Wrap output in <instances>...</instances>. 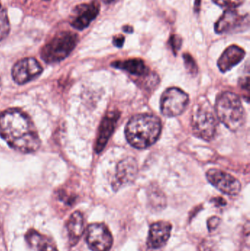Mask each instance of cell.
<instances>
[{
	"label": "cell",
	"instance_id": "obj_26",
	"mask_svg": "<svg viewBox=\"0 0 250 251\" xmlns=\"http://www.w3.org/2000/svg\"><path fill=\"white\" fill-rule=\"evenodd\" d=\"M113 42L116 47L121 48L125 42V37L123 36V35H118V36L114 37L113 38Z\"/></svg>",
	"mask_w": 250,
	"mask_h": 251
},
{
	"label": "cell",
	"instance_id": "obj_25",
	"mask_svg": "<svg viewBox=\"0 0 250 251\" xmlns=\"http://www.w3.org/2000/svg\"><path fill=\"white\" fill-rule=\"evenodd\" d=\"M199 251H215V246L210 242H204L200 246Z\"/></svg>",
	"mask_w": 250,
	"mask_h": 251
},
{
	"label": "cell",
	"instance_id": "obj_2",
	"mask_svg": "<svg viewBox=\"0 0 250 251\" xmlns=\"http://www.w3.org/2000/svg\"><path fill=\"white\" fill-rule=\"evenodd\" d=\"M161 131V123L157 116L139 114L129 120L126 127V137L131 146L138 149L154 145Z\"/></svg>",
	"mask_w": 250,
	"mask_h": 251
},
{
	"label": "cell",
	"instance_id": "obj_1",
	"mask_svg": "<svg viewBox=\"0 0 250 251\" xmlns=\"http://www.w3.org/2000/svg\"><path fill=\"white\" fill-rule=\"evenodd\" d=\"M0 136L10 147L22 153H33L41 146L35 125L19 109H9L0 114Z\"/></svg>",
	"mask_w": 250,
	"mask_h": 251
},
{
	"label": "cell",
	"instance_id": "obj_19",
	"mask_svg": "<svg viewBox=\"0 0 250 251\" xmlns=\"http://www.w3.org/2000/svg\"><path fill=\"white\" fill-rule=\"evenodd\" d=\"M148 203L152 209L161 210L167 204L165 195L157 186H151L148 191Z\"/></svg>",
	"mask_w": 250,
	"mask_h": 251
},
{
	"label": "cell",
	"instance_id": "obj_29",
	"mask_svg": "<svg viewBox=\"0 0 250 251\" xmlns=\"http://www.w3.org/2000/svg\"><path fill=\"white\" fill-rule=\"evenodd\" d=\"M201 1H202V0H195V6H194V10H195V13H199L200 10H201Z\"/></svg>",
	"mask_w": 250,
	"mask_h": 251
},
{
	"label": "cell",
	"instance_id": "obj_27",
	"mask_svg": "<svg viewBox=\"0 0 250 251\" xmlns=\"http://www.w3.org/2000/svg\"><path fill=\"white\" fill-rule=\"evenodd\" d=\"M240 85L241 87H242V89L244 91H246L248 95H249V77L248 76V77L245 78L242 82H240Z\"/></svg>",
	"mask_w": 250,
	"mask_h": 251
},
{
	"label": "cell",
	"instance_id": "obj_13",
	"mask_svg": "<svg viewBox=\"0 0 250 251\" xmlns=\"http://www.w3.org/2000/svg\"><path fill=\"white\" fill-rule=\"evenodd\" d=\"M172 225L166 221H159L152 224L148 233V248L152 249H159L167 244L171 234Z\"/></svg>",
	"mask_w": 250,
	"mask_h": 251
},
{
	"label": "cell",
	"instance_id": "obj_5",
	"mask_svg": "<svg viewBox=\"0 0 250 251\" xmlns=\"http://www.w3.org/2000/svg\"><path fill=\"white\" fill-rule=\"evenodd\" d=\"M79 42L77 34L71 31H61L56 34L41 49V57L45 63L62 61L74 50Z\"/></svg>",
	"mask_w": 250,
	"mask_h": 251
},
{
	"label": "cell",
	"instance_id": "obj_10",
	"mask_svg": "<svg viewBox=\"0 0 250 251\" xmlns=\"http://www.w3.org/2000/svg\"><path fill=\"white\" fill-rule=\"evenodd\" d=\"M208 181L224 194L237 196L242 190L240 181L227 173L218 169H210L207 171Z\"/></svg>",
	"mask_w": 250,
	"mask_h": 251
},
{
	"label": "cell",
	"instance_id": "obj_33",
	"mask_svg": "<svg viewBox=\"0 0 250 251\" xmlns=\"http://www.w3.org/2000/svg\"><path fill=\"white\" fill-rule=\"evenodd\" d=\"M0 87H1V79H0Z\"/></svg>",
	"mask_w": 250,
	"mask_h": 251
},
{
	"label": "cell",
	"instance_id": "obj_16",
	"mask_svg": "<svg viewBox=\"0 0 250 251\" xmlns=\"http://www.w3.org/2000/svg\"><path fill=\"white\" fill-rule=\"evenodd\" d=\"M25 239L28 245L36 251H58L53 240L35 230H29Z\"/></svg>",
	"mask_w": 250,
	"mask_h": 251
},
{
	"label": "cell",
	"instance_id": "obj_31",
	"mask_svg": "<svg viewBox=\"0 0 250 251\" xmlns=\"http://www.w3.org/2000/svg\"><path fill=\"white\" fill-rule=\"evenodd\" d=\"M105 4H112V3L115 2L117 0H102Z\"/></svg>",
	"mask_w": 250,
	"mask_h": 251
},
{
	"label": "cell",
	"instance_id": "obj_21",
	"mask_svg": "<svg viewBox=\"0 0 250 251\" xmlns=\"http://www.w3.org/2000/svg\"><path fill=\"white\" fill-rule=\"evenodd\" d=\"M212 1L220 7L227 8V10H233L242 5L245 0H212Z\"/></svg>",
	"mask_w": 250,
	"mask_h": 251
},
{
	"label": "cell",
	"instance_id": "obj_28",
	"mask_svg": "<svg viewBox=\"0 0 250 251\" xmlns=\"http://www.w3.org/2000/svg\"><path fill=\"white\" fill-rule=\"evenodd\" d=\"M213 201L217 206H225L226 204V201L222 198H217L213 199Z\"/></svg>",
	"mask_w": 250,
	"mask_h": 251
},
{
	"label": "cell",
	"instance_id": "obj_20",
	"mask_svg": "<svg viewBox=\"0 0 250 251\" xmlns=\"http://www.w3.org/2000/svg\"><path fill=\"white\" fill-rule=\"evenodd\" d=\"M10 30V20L6 9L0 10V41L8 35Z\"/></svg>",
	"mask_w": 250,
	"mask_h": 251
},
{
	"label": "cell",
	"instance_id": "obj_9",
	"mask_svg": "<svg viewBox=\"0 0 250 251\" xmlns=\"http://www.w3.org/2000/svg\"><path fill=\"white\" fill-rule=\"evenodd\" d=\"M249 28V16H242L233 10H227L214 25L218 34L233 33L246 30Z\"/></svg>",
	"mask_w": 250,
	"mask_h": 251
},
{
	"label": "cell",
	"instance_id": "obj_34",
	"mask_svg": "<svg viewBox=\"0 0 250 251\" xmlns=\"http://www.w3.org/2000/svg\"><path fill=\"white\" fill-rule=\"evenodd\" d=\"M0 227H1V221H0Z\"/></svg>",
	"mask_w": 250,
	"mask_h": 251
},
{
	"label": "cell",
	"instance_id": "obj_18",
	"mask_svg": "<svg viewBox=\"0 0 250 251\" xmlns=\"http://www.w3.org/2000/svg\"><path fill=\"white\" fill-rule=\"evenodd\" d=\"M112 66L116 69L126 71L128 73L136 76H144L148 73V68L141 59L133 58L122 61H114L112 63Z\"/></svg>",
	"mask_w": 250,
	"mask_h": 251
},
{
	"label": "cell",
	"instance_id": "obj_23",
	"mask_svg": "<svg viewBox=\"0 0 250 251\" xmlns=\"http://www.w3.org/2000/svg\"><path fill=\"white\" fill-rule=\"evenodd\" d=\"M169 44H170L173 53L176 55L178 51H179V50H180L181 47H182V38L178 35H171L170 40H169Z\"/></svg>",
	"mask_w": 250,
	"mask_h": 251
},
{
	"label": "cell",
	"instance_id": "obj_15",
	"mask_svg": "<svg viewBox=\"0 0 250 251\" xmlns=\"http://www.w3.org/2000/svg\"><path fill=\"white\" fill-rule=\"evenodd\" d=\"M245 50L236 45L230 46L225 50L217 62L219 69L223 73L228 72L245 58Z\"/></svg>",
	"mask_w": 250,
	"mask_h": 251
},
{
	"label": "cell",
	"instance_id": "obj_7",
	"mask_svg": "<svg viewBox=\"0 0 250 251\" xmlns=\"http://www.w3.org/2000/svg\"><path fill=\"white\" fill-rule=\"evenodd\" d=\"M100 3L96 0L78 4L72 10L69 18L70 26L78 30L86 29L99 14Z\"/></svg>",
	"mask_w": 250,
	"mask_h": 251
},
{
	"label": "cell",
	"instance_id": "obj_6",
	"mask_svg": "<svg viewBox=\"0 0 250 251\" xmlns=\"http://www.w3.org/2000/svg\"><path fill=\"white\" fill-rule=\"evenodd\" d=\"M189 103V96L178 88H170L163 93L161 98V112L166 117L180 116Z\"/></svg>",
	"mask_w": 250,
	"mask_h": 251
},
{
	"label": "cell",
	"instance_id": "obj_4",
	"mask_svg": "<svg viewBox=\"0 0 250 251\" xmlns=\"http://www.w3.org/2000/svg\"><path fill=\"white\" fill-rule=\"evenodd\" d=\"M215 113L219 120L230 131H238L245 123L243 105L234 93L224 92L218 96Z\"/></svg>",
	"mask_w": 250,
	"mask_h": 251
},
{
	"label": "cell",
	"instance_id": "obj_17",
	"mask_svg": "<svg viewBox=\"0 0 250 251\" xmlns=\"http://www.w3.org/2000/svg\"><path fill=\"white\" fill-rule=\"evenodd\" d=\"M67 230L70 244L75 246L85 230L83 215L80 212L76 211L70 215L67 223Z\"/></svg>",
	"mask_w": 250,
	"mask_h": 251
},
{
	"label": "cell",
	"instance_id": "obj_24",
	"mask_svg": "<svg viewBox=\"0 0 250 251\" xmlns=\"http://www.w3.org/2000/svg\"><path fill=\"white\" fill-rule=\"evenodd\" d=\"M220 224V219L217 217H211L208 220L207 226H208V231H212L215 230L219 226Z\"/></svg>",
	"mask_w": 250,
	"mask_h": 251
},
{
	"label": "cell",
	"instance_id": "obj_14",
	"mask_svg": "<svg viewBox=\"0 0 250 251\" xmlns=\"http://www.w3.org/2000/svg\"><path fill=\"white\" fill-rule=\"evenodd\" d=\"M120 116L118 112L114 111L109 113L103 119L98 130V137H97L96 144H95V151L97 153L102 151L103 149L105 147L109 139L114 131Z\"/></svg>",
	"mask_w": 250,
	"mask_h": 251
},
{
	"label": "cell",
	"instance_id": "obj_3",
	"mask_svg": "<svg viewBox=\"0 0 250 251\" xmlns=\"http://www.w3.org/2000/svg\"><path fill=\"white\" fill-rule=\"evenodd\" d=\"M191 126L194 134L203 140L210 141L215 136L217 127L215 110L205 97H200L194 104Z\"/></svg>",
	"mask_w": 250,
	"mask_h": 251
},
{
	"label": "cell",
	"instance_id": "obj_12",
	"mask_svg": "<svg viewBox=\"0 0 250 251\" xmlns=\"http://www.w3.org/2000/svg\"><path fill=\"white\" fill-rule=\"evenodd\" d=\"M137 174V162L135 158L127 157L120 161L112 184L113 190L117 191L123 186L133 182Z\"/></svg>",
	"mask_w": 250,
	"mask_h": 251
},
{
	"label": "cell",
	"instance_id": "obj_8",
	"mask_svg": "<svg viewBox=\"0 0 250 251\" xmlns=\"http://www.w3.org/2000/svg\"><path fill=\"white\" fill-rule=\"evenodd\" d=\"M86 242L92 251H110L113 245V237L107 226L92 224L87 230Z\"/></svg>",
	"mask_w": 250,
	"mask_h": 251
},
{
	"label": "cell",
	"instance_id": "obj_22",
	"mask_svg": "<svg viewBox=\"0 0 250 251\" xmlns=\"http://www.w3.org/2000/svg\"><path fill=\"white\" fill-rule=\"evenodd\" d=\"M183 60H184L185 67L189 73L192 75H196L198 72V66H197L195 60L193 57L188 54L184 53L183 55Z\"/></svg>",
	"mask_w": 250,
	"mask_h": 251
},
{
	"label": "cell",
	"instance_id": "obj_32",
	"mask_svg": "<svg viewBox=\"0 0 250 251\" xmlns=\"http://www.w3.org/2000/svg\"><path fill=\"white\" fill-rule=\"evenodd\" d=\"M0 10H1V1H0Z\"/></svg>",
	"mask_w": 250,
	"mask_h": 251
},
{
	"label": "cell",
	"instance_id": "obj_11",
	"mask_svg": "<svg viewBox=\"0 0 250 251\" xmlns=\"http://www.w3.org/2000/svg\"><path fill=\"white\" fill-rule=\"evenodd\" d=\"M43 72L41 63L33 57H26L19 60L12 69V76L19 85L27 83L38 77Z\"/></svg>",
	"mask_w": 250,
	"mask_h": 251
},
{
	"label": "cell",
	"instance_id": "obj_30",
	"mask_svg": "<svg viewBox=\"0 0 250 251\" xmlns=\"http://www.w3.org/2000/svg\"><path fill=\"white\" fill-rule=\"evenodd\" d=\"M123 31L124 32H127V33H132L134 32L133 28L130 26H123Z\"/></svg>",
	"mask_w": 250,
	"mask_h": 251
}]
</instances>
